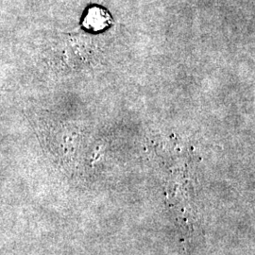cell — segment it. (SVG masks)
<instances>
[{"mask_svg": "<svg viewBox=\"0 0 255 255\" xmlns=\"http://www.w3.org/2000/svg\"><path fill=\"white\" fill-rule=\"evenodd\" d=\"M82 27L90 31H101L112 24L109 12L99 6H92L82 18Z\"/></svg>", "mask_w": 255, "mask_h": 255, "instance_id": "1", "label": "cell"}, {"mask_svg": "<svg viewBox=\"0 0 255 255\" xmlns=\"http://www.w3.org/2000/svg\"><path fill=\"white\" fill-rule=\"evenodd\" d=\"M0 255H1V253H0Z\"/></svg>", "mask_w": 255, "mask_h": 255, "instance_id": "2", "label": "cell"}]
</instances>
